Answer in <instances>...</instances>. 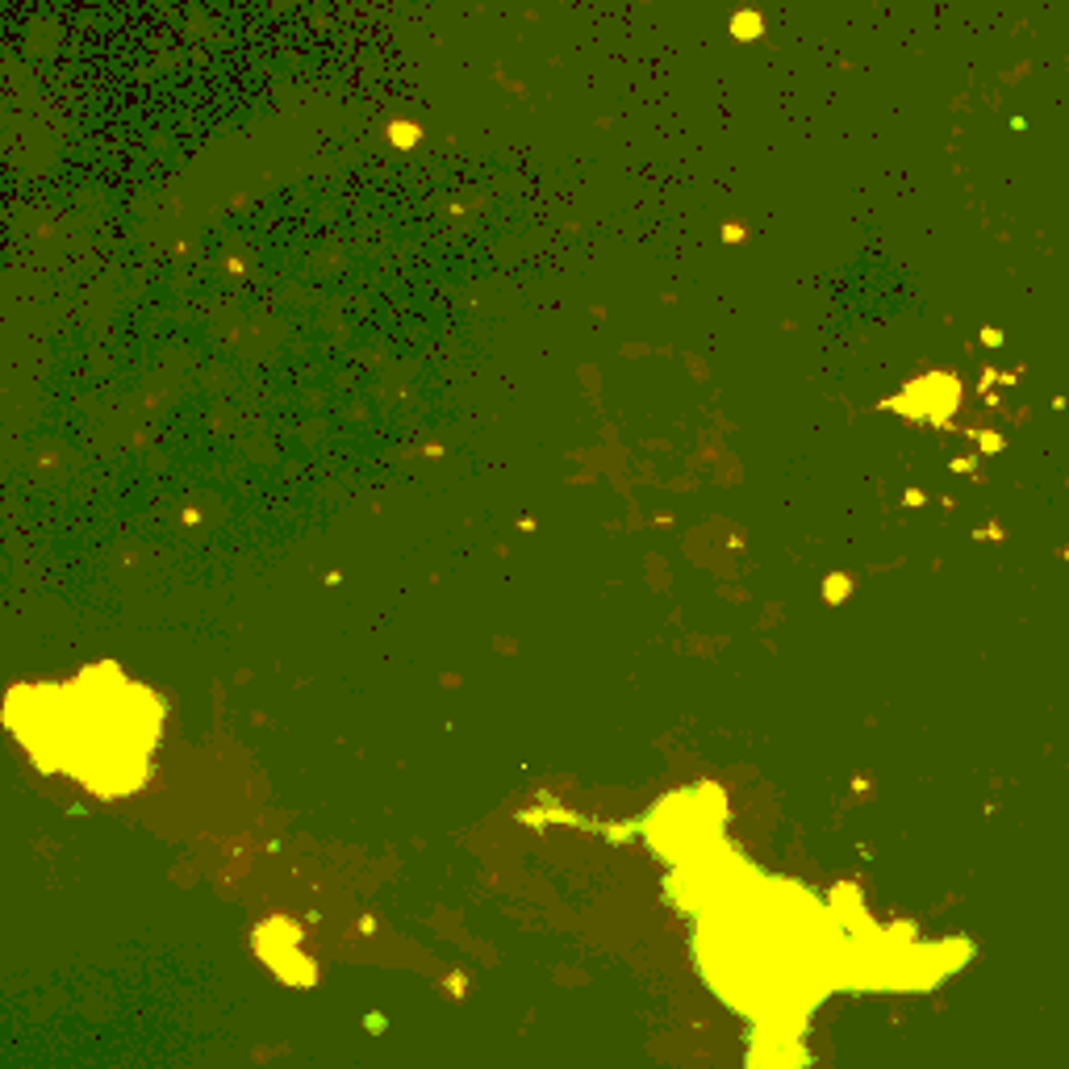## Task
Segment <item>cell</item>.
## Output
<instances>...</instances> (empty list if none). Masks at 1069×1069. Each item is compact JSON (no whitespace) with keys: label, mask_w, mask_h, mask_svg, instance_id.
I'll return each mask as SVG.
<instances>
[{"label":"cell","mask_w":1069,"mask_h":1069,"mask_svg":"<svg viewBox=\"0 0 1069 1069\" xmlns=\"http://www.w3.org/2000/svg\"><path fill=\"white\" fill-rule=\"evenodd\" d=\"M142 706H155L117 669H88L67 690H34L30 727L21 731H63V765L80 777L88 769H130L155 740V710L142 715Z\"/></svg>","instance_id":"1"}]
</instances>
